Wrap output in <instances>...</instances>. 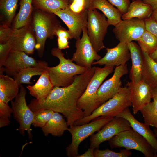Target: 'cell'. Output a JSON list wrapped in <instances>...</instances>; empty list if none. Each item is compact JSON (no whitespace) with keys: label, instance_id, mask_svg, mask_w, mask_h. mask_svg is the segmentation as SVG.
I'll return each mask as SVG.
<instances>
[{"label":"cell","instance_id":"24","mask_svg":"<svg viewBox=\"0 0 157 157\" xmlns=\"http://www.w3.org/2000/svg\"><path fill=\"white\" fill-rule=\"evenodd\" d=\"M68 126L63 116L58 112H54L50 119L42 129L45 136L51 134L60 137L63 135L65 131L68 130Z\"/></svg>","mask_w":157,"mask_h":157},{"label":"cell","instance_id":"17","mask_svg":"<svg viewBox=\"0 0 157 157\" xmlns=\"http://www.w3.org/2000/svg\"><path fill=\"white\" fill-rule=\"evenodd\" d=\"M39 62L24 52L11 50L3 65L4 71L14 76L22 69L37 66Z\"/></svg>","mask_w":157,"mask_h":157},{"label":"cell","instance_id":"4","mask_svg":"<svg viewBox=\"0 0 157 157\" xmlns=\"http://www.w3.org/2000/svg\"><path fill=\"white\" fill-rule=\"evenodd\" d=\"M131 106L128 88L126 86L122 87L113 97L101 105L90 115L76 122L74 125L88 123L100 116L117 117L125 109Z\"/></svg>","mask_w":157,"mask_h":157},{"label":"cell","instance_id":"43","mask_svg":"<svg viewBox=\"0 0 157 157\" xmlns=\"http://www.w3.org/2000/svg\"><path fill=\"white\" fill-rule=\"evenodd\" d=\"M145 3L150 5L153 10L157 8V0H142Z\"/></svg>","mask_w":157,"mask_h":157},{"label":"cell","instance_id":"15","mask_svg":"<svg viewBox=\"0 0 157 157\" xmlns=\"http://www.w3.org/2000/svg\"><path fill=\"white\" fill-rule=\"evenodd\" d=\"M52 13L58 17L67 26L72 38L76 40L80 38L83 29L86 27L87 11L76 13L68 7L56 10Z\"/></svg>","mask_w":157,"mask_h":157},{"label":"cell","instance_id":"6","mask_svg":"<svg viewBox=\"0 0 157 157\" xmlns=\"http://www.w3.org/2000/svg\"><path fill=\"white\" fill-rule=\"evenodd\" d=\"M108 141L111 148L134 149L141 152L145 157H157V152L148 141L131 128L121 132Z\"/></svg>","mask_w":157,"mask_h":157},{"label":"cell","instance_id":"37","mask_svg":"<svg viewBox=\"0 0 157 157\" xmlns=\"http://www.w3.org/2000/svg\"><path fill=\"white\" fill-rule=\"evenodd\" d=\"M13 30L6 23L0 25V43H6L9 40Z\"/></svg>","mask_w":157,"mask_h":157},{"label":"cell","instance_id":"35","mask_svg":"<svg viewBox=\"0 0 157 157\" xmlns=\"http://www.w3.org/2000/svg\"><path fill=\"white\" fill-rule=\"evenodd\" d=\"M13 113V110L8 105L0 99V127L8 125L10 123V119Z\"/></svg>","mask_w":157,"mask_h":157},{"label":"cell","instance_id":"14","mask_svg":"<svg viewBox=\"0 0 157 157\" xmlns=\"http://www.w3.org/2000/svg\"><path fill=\"white\" fill-rule=\"evenodd\" d=\"M128 72L126 63L116 67L112 76L101 85L97 91V100L100 106L118 93L122 88L121 78Z\"/></svg>","mask_w":157,"mask_h":157},{"label":"cell","instance_id":"44","mask_svg":"<svg viewBox=\"0 0 157 157\" xmlns=\"http://www.w3.org/2000/svg\"><path fill=\"white\" fill-rule=\"evenodd\" d=\"M149 55L154 61L157 63V48Z\"/></svg>","mask_w":157,"mask_h":157},{"label":"cell","instance_id":"33","mask_svg":"<svg viewBox=\"0 0 157 157\" xmlns=\"http://www.w3.org/2000/svg\"><path fill=\"white\" fill-rule=\"evenodd\" d=\"M54 111L48 109H42L34 113L32 125L42 128L50 119Z\"/></svg>","mask_w":157,"mask_h":157},{"label":"cell","instance_id":"30","mask_svg":"<svg viewBox=\"0 0 157 157\" xmlns=\"http://www.w3.org/2000/svg\"><path fill=\"white\" fill-rule=\"evenodd\" d=\"M153 101L145 106L140 110L144 123L157 128V99L152 97Z\"/></svg>","mask_w":157,"mask_h":157},{"label":"cell","instance_id":"40","mask_svg":"<svg viewBox=\"0 0 157 157\" xmlns=\"http://www.w3.org/2000/svg\"><path fill=\"white\" fill-rule=\"evenodd\" d=\"M144 21L146 30L157 38V22L151 16Z\"/></svg>","mask_w":157,"mask_h":157},{"label":"cell","instance_id":"26","mask_svg":"<svg viewBox=\"0 0 157 157\" xmlns=\"http://www.w3.org/2000/svg\"><path fill=\"white\" fill-rule=\"evenodd\" d=\"M16 81L8 75H0V99L7 103L15 98L19 87Z\"/></svg>","mask_w":157,"mask_h":157},{"label":"cell","instance_id":"18","mask_svg":"<svg viewBox=\"0 0 157 157\" xmlns=\"http://www.w3.org/2000/svg\"><path fill=\"white\" fill-rule=\"evenodd\" d=\"M106 53L104 57L94 62L92 65H104L113 67L126 64L131 58V54L128 44L119 42L115 47L106 48Z\"/></svg>","mask_w":157,"mask_h":157},{"label":"cell","instance_id":"12","mask_svg":"<svg viewBox=\"0 0 157 157\" xmlns=\"http://www.w3.org/2000/svg\"><path fill=\"white\" fill-rule=\"evenodd\" d=\"M13 29L8 41L11 45V50L22 51L28 55L33 54L35 50L36 40L31 21L25 26Z\"/></svg>","mask_w":157,"mask_h":157},{"label":"cell","instance_id":"41","mask_svg":"<svg viewBox=\"0 0 157 157\" xmlns=\"http://www.w3.org/2000/svg\"><path fill=\"white\" fill-rule=\"evenodd\" d=\"M68 40L67 38L65 37H57L58 48L61 50L69 48Z\"/></svg>","mask_w":157,"mask_h":157},{"label":"cell","instance_id":"27","mask_svg":"<svg viewBox=\"0 0 157 157\" xmlns=\"http://www.w3.org/2000/svg\"><path fill=\"white\" fill-rule=\"evenodd\" d=\"M20 8L14 19L13 28L18 29L25 26L31 22L33 8V0H19Z\"/></svg>","mask_w":157,"mask_h":157},{"label":"cell","instance_id":"48","mask_svg":"<svg viewBox=\"0 0 157 157\" xmlns=\"http://www.w3.org/2000/svg\"><path fill=\"white\" fill-rule=\"evenodd\" d=\"M132 1H135V0H132Z\"/></svg>","mask_w":157,"mask_h":157},{"label":"cell","instance_id":"5","mask_svg":"<svg viewBox=\"0 0 157 157\" xmlns=\"http://www.w3.org/2000/svg\"><path fill=\"white\" fill-rule=\"evenodd\" d=\"M113 70V67L95 66L94 74L77 102L78 106L83 111L85 117L90 115L100 106L97 100V91L103 81Z\"/></svg>","mask_w":157,"mask_h":157},{"label":"cell","instance_id":"21","mask_svg":"<svg viewBox=\"0 0 157 157\" xmlns=\"http://www.w3.org/2000/svg\"><path fill=\"white\" fill-rule=\"evenodd\" d=\"M131 54L132 66L130 71L131 81L137 82L142 80V72L143 66L142 51L139 45L131 42L128 43Z\"/></svg>","mask_w":157,"mask_h":157},{"label":"cell","instance_id":"25","mask_svg":"<svg viewBox=\"0 0 157 157\" xmlns=\"http://www.w3.org/2000/svg\"><path fill=\"white\" fill-rule=\"evenodd\" d=\"M153 9L143 0H136L131 3L127 12L122 16L123 20L137 18L145 20L151 16Z\"/></svg>","mask_w":157,"mask_h":157},{"label":"cell","instance_id":"47","mask_svg":"<svg viewBox=\"0 0 157 157\" xmlns=\"http://www.w3.org/2000/svg\"><path fill=\"white\" fill-rule=\"evenodd\" d=\"M154 132L157 138V128H154L153 129Z\"/></svg>","mask_w":157,"mask_h":157},{"label":"cell","instance_id":"45","mask_svg":"<svg viewBox=\"0 0 157 157\" xmlns=\"http://www.w3.org/2000/svg\"><path fill=\"white\" fill-rule=\"evenodd\" d=\"M151 16L155 21L157 22V8L153 10Z\"/></svg>","mask_w":157,"mask_h":157},{"label":"cell","instance_id":"2","mask_svg":"<svg viewBox=\"0 0 157 157\" xmlns=\"http://www.w3.org/2000/svg\"><path fill=\"white\" fill-rule=\"evenodd\" d=\"M51 53L60 61L57 65L53 67L48 66L46 68L54 86L69 85L73 82L76 76L82 74L89 69L74 63L71 59L65 58L61 50L58 47L52 48Z\"/></svg>","mask_w":157,"mask_h":157},{"label":"cell","instance_id":"42","mask_svg":"<svg viewBox=\"0 0 157 157\" xmlns=\"http://www.w3.org/2000/svg\"><path fill=\"white\" fill-rule=\"evenodd\" d=\"M94 149L90 147L84 153L79 155L77 157H94Z\"/></svg>","mask_w":157,"mask_h":157},{"label":"cell","instance_id":"36","mask_svg":"<svg viewBox=\"0 0 157 157\" xmlns=\"http://www.w3.org/2000/svg\"><path fill=\"white\" fill-rule=\"evenodd\" d=\"M93 0H68V8L73 11L80 13L87 11L91 8Z\"/></svg>","mask_w":157,"mask_h":157},{"label":"cell","instance_id":"19","mask_svg":"<svg viewBox=\"0 0 157 157\" xmlns=\"http://www.w3.org/2000/svg\"><path fill=\"white\" fill-rule=\"evenodd\" d=\"M117 116L127 119L129 122L131 128L144 138L157 153V138L154 133L150 129L149 126L137 120L129 108L125 109Z\"/></svg>","mask_w":157,"mask_h":157},{"label":"cell","instance_id":"31","mask_svg":"<svg viewBox=\"0 0 157 157\" xmlns=\"http://www.w3.org/2000/svg\"><path fill=\"white\" fill-rule=\"evenodd\" d=\"M19 0H0V9L10 26L15 16Z\"/></svg>","mask_w":157,"mask_h":157},{"label":"cell","instance_id":"20","mask_svg":"<svg viewBox=\"0 0 157 157\" xmlns=\"http://www.w3.org/2000/svg\"><path fill=\"white\" fill-rule=\"evenodd\" d=\"M54 87L46 69L34 85H28L26 88L31 95L36 98V101L40 103L46 99Z\"/></svg>","mask_w":157,"mask_h":157},{"label":"cell","instance_id":"8","mask_svg":"<svg viewBox=\"0 0 157 157\" xmlns=\"http://www.w3.org/2000/svg\"><path fill=\"white\" fill-rule=\"evenodd\" d=\"M86 28L90 40L97 52L105 48L103 41L109 26L105 16L96 9L90 8L87 11Z\"/></svg>","mask_w":157,"mask_h":157},{"label":"cell","instance_id":"32","mask_svg":"<svg viewBox=\"0 0 157 157\" xmlns=\"http://www.w3.org/2000/svg\"><path fill=\"white\" fill-rule=\"evenodd\" d=\"M137 41L140 47L149 55L157 48V38L146 30Z\"/></svg>","mask_w":157,"mask_h":157},{"label":"cell","instance_id":"3","mask_svg":"<svg viewBox=\"0 0 157 157\" xmlns=\"http://www.w3.org/2000/svg\"><path fill=\"white\" fill-rule=\"evenodd\" d=\"M31 22L36 38L35 50L41 58L43 56L47 39L53 38L56 31L62 26L54 13L34 8Z\"/></svg>","mask_w":157,"mask_h":157},{"label":"cell","instance_id":"39","mask_svg":"<svg viewBox=\"0 0 157 157\" xmlns=\"http://www.w3.org/2000/svg\"><path fill=\"white\" fill-rule=\"evenodd\" d=\"M108 1L115 6L120 11L122 15L128 11L131 3L130 0H108Z\"/></svg>","mask_w":157,"mask_h":157},{"label":"cell","instance_id":"22","mask_svg":"<svg viewBox=\"0 0 157 157\" xmlns=\"http://www.w3.org/2000/svg\"><path fill=\"white\" fill-rule=\"evenodd\" d=\"M141 49L142 51L143 62L142 79L149 85L151 89L157 88V63L150 57L144 49Z\"/></svg>","mask_w":157,"mask_h":157},{"label":"cell","instance_id":"38","mask_svg":"<svg viewBox=\"0 0 157 157\" xmlns=\"http://www.w3.org/2000/svg\"><path fill=\"white\" fill-rule=\"evenodd\" d=\"M11 50V46L9 41L5 43H0V68L3 66Z\"/></svg>","mask_w":157,"mask_h":157},{"label":"cell","instance_id":"46","mask_svg":"<svg viewBox=\"0 0 157 157\" xmlns=\"http://www.w3.org/2000/svg\"><path fill=\"white\" fill-rule=\"evenodd\" d=\"M152 98L154 97L157 99V88L151 89Z\"/></svg>","mask_w":157,"mask_h":157},{"label":"cell","instance_id":"9","mask_svg":"<svg viewBox=\"0 0 157 157\" xmlns=\"http://www.w3.org/2000/svg\"><path fill=\"white\" fill-rule=\"evenodd\" d=\"M20 87V92L15 101H11L13 113L15 119L19 124L17 130L22 135H24L25 131H27L29 138L31 139V126L33 121L34 113L26 104V89L22 85Z\"/></svg>","mask_w":157,"mask_h":157},{"label":"cell","instance_id":"13","mask_svg":"<svg viewBox=\"0 0 157 157\" xmlns=\"http://www.w3.org/2000/svg\"><path fill=\"white\" fill-rule=\"evenodd\" d=\"M131 128L130 124L126 119L119 117H114L97 133L90 136V147L98 149L102 143L109 141L121 132Z\"/></svg>","mask_w":157,"mask_h":157},{"label":"cell","instance_id":"29","mask_svg":"<svg viewBox=\"0 0 157 157\" xmlns=\"http://www.w3.org/2000/svg\"><path fill=\"white\" fill-rule=\"evenodd\" d=\"M33 8L53 13L58 9H63L69 5L68 0H33Z\"/></svg>","mask_w":157,"mask_h":157},{"label":"cell","instance_id":"16","mask_svg":"<svg viewBox=\"0 0 157 157\" xmlns=\"http://www.w3.org/2000/svg\"><path fill=\"white\" fill-rule=\"evenodd\" d=\"M126 86L129 90L133 113L136 114L151 102V88L142 79L137 82L128 81Z\"/></svg>","mask_w":157,"mask_h":157},{"label":"cell","instance_id":"28","mask_svg":"<svg viewBox=\"0 0 157 157\" xmlns=\"http://www.w3.org/2000/svg\"><path fill=\"white\" fill-rule=\"evenodd\" d=\"M48 66V63L44 61H40L37 66L25 68L14 76V79L19 86L23 84H31L30 79L34 76L40 75Z\"/></svg>","mask_w":157,"mask_h":157},{"label":"cell","instance_id":"10","mask_svg":"<svg viewBox=\"0 0 157 157\" xmlns=\"http://www.w3.org/2000/svg\"><path fill=\"white\" fill-rule=\"evenodd\" d=\"M146 30L145 21L137 18L122 20L113 31L119 42L128 43L137 41Z\"/></svg>","mask_w":157,"mask_h":157},{"label":"cell","instance_id":"23","mask_svg":"<svg viewBox=\"0 0 157 157\" xmlns=\"http://www.w3.org/2000/svg\"><path fill=\"white\" fill-rule=\"evenodd\" d=\"M107 0H93L91 8L101 11L107 18L109 25L116 26L122 20V14Z\"/></svg>","mask_w":157,"mask_h":157},{"label":"cell","instance_id":"7","mask_svg":"<svg viewBox=\"0 0 157 157\" xmlns=\"http://www.w3.org/2000/svg\"><path fill=\"white\" fill-rule=\"evenodd\" d=\"M113 117L100 116L88 123L69 127L68 131L71 135L72 140L71 143L66 148L67 156L77 157L79 155L78 149L80 144L94 132L99 131Z\"/></svg>","mask_w":157,"mask_h":157},{"label":"cell","instance_id":"34","mask_svg":"<svg viewBox=\"0 0 157 157\" xmlns=\"http://www.w3.org/2000/svg\"><path fill=\"white\" fill-rule=\"evenodd\" d=\"M130 150L126 149H122L118 152H115L107 149L100 150L98 149H94V157H128L132 155Z\"/></svg>","mask_w":157,"mask_h":157},{"label":"cell","instance_id":"1","mask_svg":"<svg viewBox=\"0 0 157 157\" xmlns=\"http://www.w3.org/2000/svg\"><path fill=\"white\" fill-rule=\"evenodd\" d=\"M95 66L84 73L76 76L73 83L66 87L54 86L43 101L38 102L35 99L28 105L33 112L48 109L63 114L69 127L85 117L83 111L78 106V100L84 92L94 72Z\"/></svg>","mask_w":157,"mask_h":157},{"label":"cell","instance_id":"11","mask_svg":"<svg viewBox=\"0 0 157 157\" xmlns=\"http://www.w3.org/2000/svg\"><path fill=\"white\" fill-rule=\"evenodd\" d=\"M81 38L76 40V51L71 60L77 64L89 69L92 67L95 60L97 61L101 57L97 54L90 40L86 27L83 28Z\"/></svg>","mask_w":157,"mask_h":157}]
</instances>
